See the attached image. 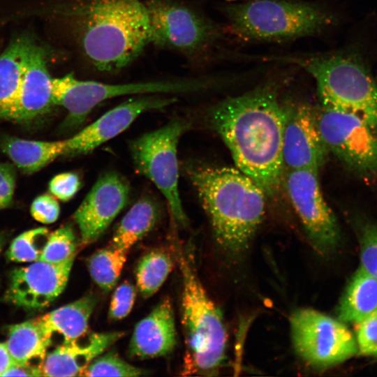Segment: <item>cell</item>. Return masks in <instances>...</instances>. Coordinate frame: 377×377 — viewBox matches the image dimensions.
Instances as JSON below:
<instances>
[{"label": "cell", "mask_w": 377, "mask_h": 377, "mask_svg": "<svg viewBox=\"0 0 377 377\" xmlns=\"http://www.w3.org/2000/svg\"><path fill=\"white\" fill-rule=\"evenodd\" d=\"M239 170L265 192L275 195L282 184L283 110L274 84H263L224 99L209 113Z\"/></svg>", "instance_id": "1"}, {"label": "cell", "mask_w": 377, "mask_h": 377, "mask_svg": "<svg viewBox=\"0 0 377 377\" xmlns=\"http://www.w3.org/2000/svg\"><path fill=\"white\" fill-rule=\"evenodd\" d=\"M186 173L225 254L240 256L249 248L265 213L266 193L238 168L190 165Z\"/></svg>", "instance_id": "2"}, {"label": "cell", "mask_w": 377, "mask_h": 377, "mask_svg": "<svg viewBox=\"0 0 377 377\" xmlns=\"http://www.w3.org/2000/svg\"><path fill=\"white\" fill-rule=\"evenodd\" d=\"M82 52L99 71L131 63L149 43V20L140 0H80L72 9Z\"/></svg>", "instance_id": "3"}, {"label": "cell", "mask_w": 377, "mask_h": 377, "mask_svg": "<svg viewBox=\"0 0 377 377\" xmlns=\"http://www.w3.org/2000/svg\"><path fill=\"white\" fill-rule=\"evenodd\" d=\"M267 59L306 71L316 82L320 105L353 114L377 133V82L357 52L339 50Z\"/></svg>", "instance_id": "4"}, {"label": "cell", "mask_w": 377, "mask_h": 377, "mask_svg": "<svg viewBox=\"0 0 377 377\" xmlns=\"http://www.w3.org/2000/svg\"><path fill=\"white\" fill-rule=\"evenodd\" d=\"M230 32L246 42H284L318 36L337 22L329 9L297 0H247L223 7Z\"/></svg>", "instance_id": "5"}, {"label": "cell", "mask_w": 377, "mask_h": 377, "mask_svg": "<svg viewBox=\"0 0 377 377\" xmlns=\"http://www.w3.org/2000/svg\"><path fill=\"white\" fill-rule=\"evenodd\" d=\"M182 323L186 352L182 375L217 374L226 358L227 332L219 308L200 282L190 256L181 254Z\"/></svg>", "instance_id": "6"}, {"label": "cell", "mask_w": 377, "mask_h": 377, "mask_svg": "<svg viewBox=\"0 0 377 377\" xmlns=\"http://www.w3.org/2000/svg\"><path fill=\"white\" fill-rule=\"evenodd\" d=\"M214 82L194 79L110 84L80 80L67 74L52 79V98L54 105L67 110L63 128L72 130L81 126L94 108L103 101L133 94L195 92L211 87Z\"/></svg>", "instance_id": "7"}, {"label": "cell", "mask_w": 377, "mask_h": 377, "mask_svg": "<svg viewBox=\"0 0 377 377\" xmlns=\"http://www.w3.org/2000/svg\"><path fill=\"white\" fill-rule=\"evenodd\" d=\"M190 124L177 119L135 139L131 152L136 169L152 182L167 200L172 218L185 226L188 219L182 207L178 182L177 145Z\"/></svg>", "instance_id": "8"}, {"label": "cell", "mask_w": 377, "mask_h": 377, "mask_svg": "<svg viewBox=\"0 0 377 377\" xmlns=\"http://www.w3.org/2000/svg\"><path fill=\"white\" fill-rule=\"evenodd\" d=\"M149 43L188 57L207 53L221 39L219 25L174 0H147Z\"/></svg>", "instance_id": "9"}, {"label": "cell", "mask_w": 377, "mask_h": 377, "mask_svg": "<svg viewBox=\"0 0 377 377\" xmlns=\"http://www.w3.org/2000/svg\"><path fill=\"white\" fill-rule=\"evenodd\" d=\"M290 327L296 354L313 368H330L358 352L356 339L346 323L313 309L295 310Z\"/></svg>", "instance_id": "10"}, {"label": "cell", "mask_w": 377, "mask_h": 377, "mask_svg": "<svg viewBox=\"0 0 377 377\" xmlns=\"http://www.w3.org/2000/svg\"><path fill=\"white\" fill-rule=\"evenodd\" d=\"M316 121L329 153L359 176L377 179V133L357 116L322 105Z\"/></svg>", "instance_id": "11"}, {"label": "cell", "mask_w": 377, "mask_h": 377, "mask_svg": "<svg viewBox=\"0 0 377 377\" xmlns=\"http://www.w3.org/2000/svg\"><path fill=\"white\" fill-rule=\"evenodd\" d=\"M282 183L313 247L322 255L333 251L340 241V229L323 197L318 171H284Z\"/></svg>", "instance_id": "12"}, {"label": "cell", "mask_w": 377, "mask_h": 377, "mask_svg": "<svg viewBox=\"0 0 377 377\" xmlns=\"http://www.w3.org/2000/svg\"><path fill=\"white\" fill-rule=\"evenodd\" d=\"M283 110L284 171L310 169L319 172L329 151L318 127L316 108L307 103H290L283 105Z\"/></svg>", "instance_id": "13"}, {"label": "cell", "mask_w": 377, "mask_h": 377, "mask_svg": "<svg viewBox=\"0 0 377 377\" xmlns=\"http://www.w3.org/2000/svg\"><path fill=\"white\" fill-rule=\"evenodd\" d=\"M176 98L158 94L131 98L108 110L90 125L66 139V156L87 154L126 130L142 113L163 109Z\"/></svg>", "instance_id": "14"}, {"label": "cell", "mask_w": 377, "mask_h": 377, "mask_svg": "<svg viewBox=\"0 0 377 377\" xmlns=\"http://www.w3.org/2000/svg\"><path fill=\"white\" fill-rule=\"evenodd\" d=\"M73 260L74 257L59 263L37 260L15 269L10 276L6 300L26 309L47 306L64 290Z\"/></svg>", "instance_id": "15"}, {"label": "cell", "mask_w": 377, "mask_h": 377, "mask_svg": "<svg viewBox=\"0 0 377 377\" xmlns=\"http://www.w3.org/2000/svg\"><path fill=\"white\" fill-rule=\"evenodd\" d=\"M130 193L127 182L109 172L97 179L74 214L81 242L96 241L126 206Z\"/></svg>", "instance_id": "16"}, {"label": "cell", "mask_w": 377, "mask_h": 377, "mask_svg": "<svg viewBox=\"0 0 377 377\" xmlns=\"http://www.w3.org/2000/svg\"><path fill=\"white\" fill-rule=\"evenodd\" d=\"M47 52L31 38L24 59V75L13 120L28 122L46 113L54 105L52 79Z\"/></svg>", "instance_id": "17"}, {"label": "cell", "mask_w": 377, "mask_h": 377, "mask_svg": "<svg viewBox=\"0 0 377 377\" xmlns=\"http://www.w3.org/2000/svg\"><path fill=\"white\" fill-rule=\"evenodd\" d=\"M122 332H87L47 352L38 365L40 376H80L84 369L118 341Z\"/></svg>", "instance_id": "18"}, {"label": "cell", "mask_w": 377, "mask_h": 377, "mask_svg": "<svg viewBox=\"0 0 377 377\" xmlns=\"http://www.w3.org/2000/svg\"><path fill=\"white\" fill-rule=\"evenodd\" d=\"M176 344L174 311L170 300H162L135 325L128 353L139 359L155 358L170 353Z\"/></svg>", "instance_id": "19"}, {"label": "cell", "mask_w": 377, "mask_h": 377, "mask_svg": "<svg viewBox=\"0 0 377 377\" xmlns=\"http://www.w3.org/2000/svg\"><path fill=\"white\" fill-rule=\"evenodd\" d=\"M96 301L94 295H88L35 320L52 343L54 338L59 344L72 341L87 332Z\"/></svg>", "instance_id": "20"}, {"label": "cell", "mask_w": 377, "mask_h": 377, "mask_svg": "<svg viewBox=\"0 0 377 377\" xmlns=\"http://www.w3.org/2000/svg\"><path fill=\"white\" fill-rule=\"evenodd\" d=\"M31 38H15L0 54V119L13 120Z\"/></svg>", "instance_id": "21"}, {"label": "cell", "mask_w": 377, "mask_h": 377, "mask_svg": "<svg viewBox=\"0 0 377 377\" xmlns=\"http://www.w3.org/2000/svg\"><path fill=\"white\" fill-rule=\"evenodd\" d=\"M377 309V279L360 267L349 281L338 307V319L357 324Z\"/></svg>", "instance_id": "22"}, {"label": "cell", "mask_w": 377, "mask_h": 377, "mask_svg": "<svg viewBox=\"0 0 377 377\" xmlns=\"http://www.w3.org/2000/svg\"><path fill=\"white\" fill-rule=\"evenodd\" d=\"M66 149V139L41 141L9 138L2 144L3 152L27 174L38 171L59 156L64 155Z\"/></svg>", "instance_id": "23"}, {"label": "cell", "mask_w": 377, "mask_h": 377, "mask_svg": "<svg viewBox=\"0 0 377 377\" xmlns=\"http://www.w3.org/2000/svg\"><path fill=\"white\" fill-rule=\"evenodd\" d=\"M161 212L149 197L138 200L126 213L116 228L110 246L127 251L155 226Z\"/></svg>", "instance_id": "24"}, {"label": "cell", "mask_w": 377, "mask_h": 377, "mask_svg": "<svg viewBox=\"0 0 377 377\" xmlns=\"http://www.w3.org/2000/svg\"><path fill=\"white\" fill-rule=\"evenodd\" d=\"M4 343L15 364L34 365L43 361L52 345L35 319L11 325Z\"/></svg>", "instance_id": "25"}, {"label": "cell", "mask_w": 377, "mask_h": 377, "mask_svg": "<svg viewBox=\"0 0 377 377\" xmlns=\"http://www.w3.org/2000/svg\"><path fill=\"white\" fill-rule=\"evenodd\" d=\"M172 263L164 251L154 250L144 256L136 268V283L144 297L156 293L171 272Z\"/></svg>", "instance_id": "26"}, {"label": "cell", "mask_w": 377, "mask_h": 377, "mask_svg": "<svg viewBox=\"0 0 377 377\" xmlns=\"http://www.w3.org/2000/svg\"><path fill=\"white\" fill-rule=\"evenodd\" d=\"M127 251L112 246L98 250L89 258L87 267L93 281L101 289L110 290L117 283L126 260Z\"/></svg>", "instance_id": "27"}, {"label": "cell", "mask_w": 377, "mask_h": 377, "mask_svg": "<svg viewBox=\"0 0 377 377\" xmlns=\"http://www.w3.org/2000/svg\"><path fill=\"white\" fill-rule=\"evenodd\" d=\"M49 231L36 228L25 231L15 237L8 251V258L17 263H33L40 260Z\"/></svg>", "instance_id": "28"}, {"label": "cell", "mask_w": 377, "mask_h": 377, "mask_svg": "<svg viewBox=\"0 0 377 377\" xmlns=\"http://www.w3.org/2000/svg\"><path fill=\"white\" fill-rule=\"evenodd\" d=\"M145 374L144 369L129 364L113 352H108L94 359L80 376L133 377Z\"/></svg>", "instance_id": "29"}, {"label": "cell", "mask_w": 377, "mask_h": 377, "mask_svg": "<svg viewBox=\"0 0 377 377\" xmlns=\"http://www.w3.org/2000/svg\"><path fill=\"white\" fill-rule=\"evenodd\" d=\"M75 235L69 226H64L49 234L39 260L59 263L75 257Z\"/></svg>", "instance_id": "30"}, {"label": "cell", "mask_w": 377, "mask_h": 377, "mask_svg": "<svg viewBox=\"0 0 377 377\" xmlns=\"http://www.w3.org/2000/svg\"><path fill=\"white\" fill-rule=\"evenodd\" d=\"M361 267L377 279V225L367 222L360 230Z\"/></svg>", "instance_id": "31"}, {"label": "cell", "mask_w": 377, "mask_h": 377, "mask_svg": "<svg viewBox=\"0 0 377 377\" xmlns=\"http://www.w3.org/2000/svg\"><path fill=\"white\" fill-rule=\"evenodd\" d=\"M357 324L358 351L364 355L377 357V309Z\"/></svg>", "instance_id": "32"}, {"label": "cell", "mask_w": 377, "mask_h": 377, "mask_svg": "<svg viewBox=\"0 0 377 377\" xmlns=\"http://www.w3.org/2000/svg\"><path fill=\"white\" fill-rule=\"evenodd\" d=\"M135 289L129 282L120 284L114 290L110 304L108 316L112 320H121L131 311L135 300Z\"/></svg>", "instance_id": "33"}, {"label": "cell", "mask_w": 377, "mask_h": 377, "mask_svg": "<svg viewBox=\"0 0 377 377\" xmlns=\"http://www.w3.org/2000/svg\"><path fill=\"white\" fill-rule=\"evenodd\" d=\"M80 187L79 176L72 172L58 174L49 182V191L51 194L64 202L73 198Z\"/></svg>", "instance_id": "34"}, {"label": "cell", "mask_w": 377, "mask_h": 377, "mask_svg": "<svg viewBox=\"0 0 377 377\" xmlns=\"http://www.w3.org/2000/svg\"><path fill=\"white\" fill-rule=\"evenodd\" d=\"M30 212L36 221L43 224H50L57 220L60 207L57 199L52 195L43 194L33 200Z\"/></svg>", "instance_id": "35"}, {"label": "cell", "mask_w": 377, "mask_h": 377, "mask_svg": "<svg viewBox=\"0 0 377 377\" xmlns=\"http://www.w3.org/2000/svg\"><path fill=\"white\" fill-rule=\"evenodd\" d=\"M15 188V172L8 163L0 164V210L8 207Z\"/></svg>", "instance_id": "36"}, {"label": "cell", "mask_w": 377, "mask_h": 377, "mask_svg": "<svg viewBox=\"0 0 377 377\" xmlns=\"http://www.w3.org/2000/svg\"><path fill=\"white\" fill-rule=\"evenodd\" d=\"M40 376L38 365L14 364L3 374V376Z\"/></svg>", "instance_id": "37"}, {"label": "cell", "mask_w": 377, "mask_h": 377, "mask_svg": "<svg viewBox=\"0 0 377 377\" xmlns=\"http://www.w3.org/2000/svg\"><path fill=\"white\" fill-rule=\"evenodd\" d=\"M15 362L10 355L4 343H0V376H3L6 371Z\"/></svg>", "instance_id": "38"}, {"label": "cell", "mask_w": 377, "mask_h": 377, "mask_svg": "<svg viewBox=\"0 0 377 377\" xmlns=\"http://www.w3.org/2000/svg\"><path fill=\"white\" fill-rule=\"evenodd\" d=\"M3 242H4L3 237L0 234V253L1 252L3 246Z\"/></svg>", "instance_id": "39"}, {"label": "cell", "mask_w": 377, "mask_h": 377, "mask_svg": "<svg viewBox=\"0 0 377 377\" xmlns=\"http://www.w3.org/2000/svg\"><path fill=\"white\" fill-rule=\"evenodd\" d=\"M225 1H247V0H225Z\"/></svg>", "instance_id": "40"}, {"label": "cell", "mask_w": 377, "mask_h": 377, "mask_svg": "<svg viewBox=\"0 0 377 377\" xmlns=\"http://www.w3.org/2000/svg\"><path fill=\"white\" fill-rule=\"evenodd\" d=\"M376 80H377V75H376Z\"/></svg>", "instance_id": "41"}]
</instances>
